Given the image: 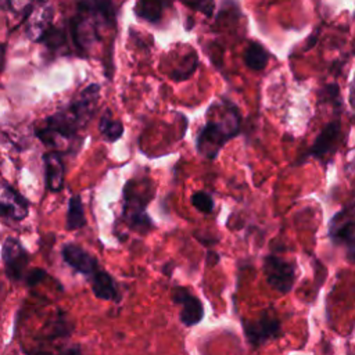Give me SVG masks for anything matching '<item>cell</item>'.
<instances>
[{"instance_id":"obj_26","label":"cell","mask_w":355,"mask_h":355,"mask_svg":"<svg viewBox=\"0 0 355 355\" xmlns=\"http://www.w3.org/2000/svg\"><path fill=\"white\" fill-rule=\"evenodd\" d=\"M61 355H83V351L79 344H72V345H68L67 348H64L61 351Z\"/></svg>"},{"instance_id":"obj_15","label":"cell","mask_w":355,"mask_h":355,"mask_svg":"<svg viewBox=\"0 0 355 355\" xmlns=\"http://www.w3.org/2000/svg\"><path fill=\"white\" fill-rule=\"evenodd\" d=\"M338 139H340V123L330 122L329 125L324 126V129L316 137V140L309 151L311 155H313L315 158H319V159H326L336 151Z\"/></svg>"},{"instance_id":"obj_13","label":"cell","mask_w":355,"mask_h":355,"mask_svg":"<svg viewBox=\"0 0 355 355\" xmlns=\"http://www.w3.org/2000/svg\"><path fill=\"white\" fill-rule=\"evenodd\" d=\"M44 168V183L47 190L58 193L64 187L65 180V165L58 151H47L43 154Z\"/></svg>"},{"instance_id":"obj_12","label":"cell","mask_w":355,"mask_h":355,"mask_svg":"<svg viewBox=\"0 0 355 355\" xmlns=\"http://www.w3.org/2000/svg\"><path fill=\"white\" fill-rule=\"evenodd\" d=\"M0 212L3 218L15 222L25 219L29 214L28 200L6 182L1 184L0 191Z\"/></svg>"},{"instance_id":"obj_5","label":"cell","mask_w":355,"mask_h":355,"mask_svg":"<svg viewBox=\"0 0 355 355\" xmlns=\"http://www.w3.org/2000/svg\"><path fill=\"white\" fill-rule=\"evenodd\" d=\"M241 326L245 340L254 348H258L269 341L277 340L283 334L282 322L272 308L263 309L258 315V318L252 320H243Z\"/></svg>"},{"instance_id":"obj_14","label":"cell","mask_w":355,"mask_h":355,"mask_svg":"<svg viewBox=\"0 0 355 355\" xmlns=\"http://www.w3.org/2000/svg\"><path fill=\"white\" fill-rule=\"evenodd\" d=\"M90 287L96 298L104 300V301H121V291L118 287V283L115 282L114 276L108 272L98 269L96 273H93L90 277Z\"/></svg>"},{"instance_id":"obj_7","label":"cell","mask_w":355,"mask_h":355,"mask_svg":"<svg viewBox=\"0 0 355 355\" xmlns=\"http://www.w3.org/2000/svg\"><path fill=\"white\" fill-rule=\"evenodd\" d=\"M1 259L4 273L8 280L19 282L26 275V266L29 263V252L17 237H6L1 244Z\"/></svg>"},{"instance_id":"obj_6","label":"cell","mask_w":355,"mask_h":355,"mask_svg":"<svg viewBox=\"0 0 355 355\" xmlns=\"http://www.w3.org/2000/svg\"><path fill=\"white\" fill-rule=\"evenodd\" d=\"M263 275L268 286L280 294H287L297 280V265L277 255L263 258Z\"/></svg>"},{"instance_id":"obj_16","label":"cell","mask_w":355,"mask_h":355,"mask_svg":"<svg viewBox=\"0 0 355 355\" xmlns=\"http://www.w3.org/2000/svg\"><path fill=\"white\" fill-rule=\"evenodd\" d=\"M169 6L171 0H137L135 14L139 19L155 24L162 19L164 12Z\"/></svg>"},{"instance_id":"obj_1","label":"cell","mask_w":355,"mask_h":355,"mask_svg":"<svg viewBox=\"0 0 355 355\" xmlns=\"http://www.w3.org/2000/svg\"><path fill=\"white\" fill-rule=\"evenodd\" d=\"M100 86L92 83L86 86L71 103L49 115L40 128L35 130L37 139L51 148L58 151L67 143L76 141L78 132L92 119L98 101Z\"/></svg>"},{"instance_id":"obj_3","label":"cell","mask_w":355,"mask_h":355,"mask_svg":"<svg viewBox=\"0 0 355 355\" xmlns=\"http://www.w3.org/2000/svg\"><path fill=\"white\" fill-rule=\"evenodd\" d=\"M220 108L222 118H209L197 136V150L209 161L215 159L222 147L240 133L241 114L237 107L223 98L220 101Z\"/></svg>"},{"instance_id":"obj_27","label":"cell","mask_w":355,"mask_h":355,"mask_svg":"<svg viewBox=\"0 0 355 355\" xmlns=\"http://www.w3.org/2000/svg\"><path fill=\"white\" fill-rule=\"evenodd\" d=\"M349 104L355 110V78H354V80L351 83V89H349Z\"/></svg>"},{"instance_id":"obj_11","label":"cell","mask_w":355,"mask_h":355,"mask_svg":"<svg viewBox=\"0 0 355 355\" xmlns=\"http://www.w3.org/2000/svg\"><path fill=\"white\" fill-rule=\"evenodd\" d=\"M61 257L68 266L85 276H92L98 270V259L79 244L65 243L61 248Z\"/></svg>"},{"instance_id":"obj_4","label":"cell","mask_w":355,"mask_h":355,"mask_svg":"<svg viewBox=\"0 0 355 355\" xmlns=\"http://www.w3.org/2000/svg\"><path fill=\"white\" fill-rule=\"evenodd\" d=\"M154 196V187L147 179H129L122 190V220L130 229L146 234L154 229L147 214V205Z\"/></svg>"},{"instance_id":"obj_10","label":"cell","mask_w":355,"mask_h":355,"mask_svg":"<svg viewBox=\"0 0 355 355\" xmlns=\"http://www.w3.org/2000/svg\"><path fill=\"white\" fill-rule=\"evenodd\" d=\"M329 237L336 245H343L348 251L355 248V211L343 209L329 222Z\"/></svg>"},{"instance_id":"obj_22","label":"cell","mask_w":355,"mask_h":355,"mask_svg":"<svg viewBox=\"0 0 355 355\" xmlns=\"http://www.w3.org/2000/svg\"><path fill=\"white\" fill-rule=\"evenodd\" d=\"M191 205L202 212V214H211L214 211V198L207 191H196L190 197Z\"/></svg>"},{"instance_id":"obj_20","label":"cell","mask_w":355,"mask_h":355,"mask_svg":"<svg viewBox=\"0 0 355 355\" xmlns=\"http://www.w3.org/2000/svg\"><path fill=\"white\" fill-rule=\"evenodd\" d=\"M98 130L104 140L116 141L123 135V123L118 119H114L110 110H107L100 118Z\"/></svg>"},{"instance_id":"obj_28","label":"cell","mask_w":355,"mask_h":355,"mask_svg":"<svg viewBox=\"0 0 355 355\" xmlns=\"http://www.w3.org/2000/svg\"><path fill=\"white\" fill-rule=\"evenodd\" d=\"M348 259H349L352 263H355V248L351 250V251H348Z\"/></svg>"},{"instance_id":"obj_8","label":"cell","mask_w":355,"mask_h":355,"mask_svg":"<svg viewBox=\"0 0 355 355\" xmlns=\"http://www.w3.org/2000/svg\"><path fill=\"white\" fill-rule=\"evenodd\" d=\"M54 8L47 0H35L29 12L24 18L25 35L29 40L42 43L47 32L53 28Z\"/></svg>"},{"instance_id":"obj_25","label":"cell","mask_w":355,"mask_h":355,"mask_svg":"<svg viewBox=\"0 0 355 355\" xmlns=\"http://www.w3.org/2000/svg\"><path fill=\"white\" fill-rule=\"evenodd\" d=\"M186 3L191 8L202 12L205 17H212L214 14V8H215L214 0H187Z\"/></svg>"},{"instance_id":"obj_21","label":"cell","mask_w":355,"mask_h":355,"mask_svg":"<svg viewBox=\"0 0 355 355\" xmlns=\"http://www.w3.org/2000/svg\"><path fill=\"white\" fill-rule=\"evenodd\" d=\"M197 55H196V53H190V54H187L182 61H180V64L178 65V68L176 69H173V72H172V79L173 80H178V82H180V80H186L194 71H196V68H197Z\"/></svg>"},{"instance_id":"obj_18","label":"cell","mask_w":355,"mask_h":355,"mask_svg":"<svg viewBox=\"0 0 355 355\" xmlns=\"http://www.w3.org/2000/svg\"><path fill=\"white\" fill-rule=\"evenodd\" d=\"M86 216L83 209L82 197L79 194H73L68 201L65 226L68 230H78L86 226Z\"/></svg>"},{"instance_id":"obj_2","label":"cell","mask_w":355,"mask_h":355,"mask_svg":"<svg viewBox=\"0 0 355 355\" xmlns=\"http://www.w3.org/2000/svg\"><path fill=\"white\" fill-rule=\"evenodd\" d=\"M114 0H80L75 17L69 21V33L79 51H89L104 29L115 26Z\"/></svg>"},{"instance_id":"obj_17","label":"cell","mask_w":355,"mask_h":355,"mask_svg":"<svg viewBox=\"0 0 355 355\" xmlns=\"http://www.w3.org/2000/svg\"><path fill=\"white\" fill-rule=\"evenodd\" d=\"M269 53L268 50L259 43V42H250V44L245 47L243 60L244 64L255 72H259L265 69L268 61H269Z\"/></svg>"},{"instance_id":"obj_23","label":"cell","mask_w":355,"mask_h":355,"mask_svg":"<svg viewBox=\"0 0 355 355\" xmlns=\"http://www.w3.org/2000/svg\"><path fill=\"white\" fill-rule=\"evenodd\" d=\"M33 3L35 0H3V7L11 14L22 15V18H25Z\"/></svg>"},{"instance_id":"obj_24","label":"cell","mask_w":355,"mask_h":355,"mask_svg":"<svg viewBox=\"0 0 355 355\" xmlns=\"http://www.w3.org/2000/svg\"><path fill=\"white\" fill-rule=\"evenodd\" d=\"M46 276H47V273H46L44 269H42V268H33V269H29V270L26 272L24 280H25V284H26L28 287H35V286H37L39 283H42V282L46 279Z\"/></svg>"},{"instance_id":"obj_19","label":"cell","mask_w":355,"mask_h":355,"mask_svg":"<svg viewBox=\"0 0 355 355\" xmlns=\"http://www.w3.org/2000/svg\"><path fill=\"white\" fill-rule=\"evenodd\" d=\"M72 323L68 320L67 315L62 311H58L57 315L54 316L53 320H50L43 333V340H54V338H60V337H67L71 334L72 331Z\"/></svg>"},{"instance_id":"obj_9","label":"cell","mask_w":355,"mask_h":355,"mask_svg":"<svg viewBox=\"0 0 355 355\" xmlns=\"http://www.w3.org/2000/svg\"><path fill=\"white\" fill-rule=\"evenodd\" d=\"M172 301L180 306L179 320L187 326H196L204 319V305L187 287L175 286L172 288Z\"/></svg>"}]
</instances>
